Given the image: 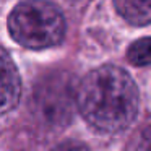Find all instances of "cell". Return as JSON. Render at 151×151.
<instances>
[{
  "label": "cell",
  "mask_w": 151,
  "mask_h": 151,
  "mask_svg": "<svg viewBox=\"0 0 151 151\" xmlns=\"http://www.w3.org/2000/svg\"><path fill=\"white\" fill-rule=\"evenodd\" d=\"M76 106L93 128L117 133L137 119L140 94L133 78L124 68L102 65L81 80L76 89Z\"/></svg>",
  "instance_id": "1"
},
{
  "label": "cell",
  "mask_w": 151,
  "mask_h": 151,
  "mask_svg": "<svg viewBox=\"0 0 151 151\" xmlns=\"http://www.w3.org/2000/svg\"><path fill=\"white\" fill-rule=\"evenodd\" d=\"M10 36L28 49H47L59 46L65 37L63 13L46 0H24L8 17Z\"/></svg>",
  "instance_id": "2"
},
{
  "label": "cell",
  "mask_w": 151,
  "mask_h": 151,
  "mask_svg": "<svg viewBox=\"0 0 151 151\" xmlns=\"http://www.w3.org/2000/svg\"><path fill=\"white\" fill-rule=\"evenodd\" d=\"M76 102L73 78L68 73L47 75L33 91V112L41 125L52 130L68 125Z\"/></svg>",
  "instance_id": "3"
},
{
  "label": "cell",
  "mask_w": 151,
  "mask_h": 151,
  "mask_svg": "<svg viewBox=\"0 0 151 151\" xmlns=\"http://www.w3.org/2000/svg\"><path fill=\"white\" fill-rule=\"evenodd\" d=\"M21 96V80L12 57L0 47V114L17 107Z\"/></svg>",
  "instance_id": "4"
},
{
  "label": "cell",
  "mask_w": 151,
  "mask_h": 151,
  "mask_svg": "<svg viewBox=\"0 0 151 151\" xmlns=\"http://www.w3.org/2000/svg\"><path fill=\"white\" fill-rule=\"evenodd\" d=\"M114 5L119 15L135 26L151 23V0H114Z\"/></svg>",
  "instance_id": "5"
},
{
  "label": "cell",
  "mask_w": 151,
  "mask_h": 151,
  "mask_svg": "<svg viewBox=\"0 0 151 151\" xmlns=\"http://www.w3.org/2000/svg\"><path fill=\"white\" fill-rule=\"evenodd\" d=\"M127 59L135 67L151 65V37L135 41L127 50Z\"/></svg>",
  "instance_id": "6"
},
{
  "label": "cell",
  "mask_w": 151,
  "mask_h": 151,
  "mask_svg": "<svg viewBox=\"0 0 151 151\" xmlns=\"http://www.w3.org/2000/svg\"><path fill=\"white\" fill-rule=\"evenodd\" d=\"M128 148H133V150H151V125L141 128L133 137V140L128 143Z\"/></svg>",
  "instance_id": "7"
}]
</instances>
